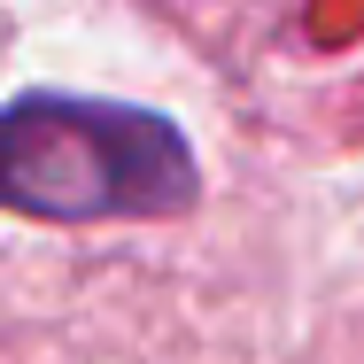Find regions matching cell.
Returning <instances> with one entry per match:
<instances>
[{"label":"cell","mask_w":364,"mask_h":364,"mask_svg":"<svg viewBox=\"0 0 364 364\" xmlns=\"http://www.w3.org/2000/svg\"><path fill=\"white\" fill-rule=\"evenodd\" d=\"M0 186H8V210L55 225L171 218L194 202V147L155 109L85 101V93H23L8 109Z\"/></svg>","instance_id":"1"}]
</instances>
